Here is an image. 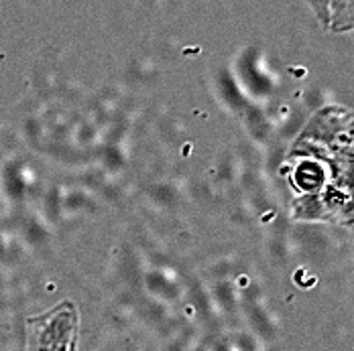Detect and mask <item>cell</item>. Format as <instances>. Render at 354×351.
Instances as JSON below:
<instances>
[{
  "mask_svg": "<svg viewBox=\"0 0 354 351\" xmlns=\"http://www.w3.org/2000/svg\"><path fill=\"white\" fill-rule=\"evenodd\" d=\"M289 157L354 163V110L346 106L319 108L293 141Z\"/></svg>",
  "mask_w": 354,
  "mask_h": 351,
  "instance_id": "cell-2",
  "label": "cell"
},
{
  "mask_svg": "<svg viewBox=\"0 0 354 351\" xmlns=\"http://www.w3.org/2000/svg\"><path fill=\"white\" fill-rule=\"evenodd\" d=\"M70 351H77V341H73V345H71Z\"/></svg>",
  "mask_w": 354,
  "mask_h": 351,
  "instance_id": "cell-5",
  "label": "cell"
},
{
  "mask_svg": "<svg viewBox=\"0 0 354 351\" xmlns=\"http://www.w3.org/2000/svg\"><path fill=\"white\" fill-rule=\"evenodd\" d=\"M322 163L324 181L312 193L297 195L291 203V213L295 219L326 221L354 230V163Z\"/></svg>",
  "mask_w": 354,
  "mask_h": 351,
  "instance_id": "cell-1",
  "label": "cell"
},
{
  "mask_svg": "<svg viewBox=\"0 0 354 351\" xmlns=\"http://www.w3.org/2000/svg\"><path fill=\"white\" fill-rule=\"evenodd\" d=\"M324 31H354V0H306Z\"/></svg>",
  "mask_w": 354,
  "mask_h": 351,
  "instance_id": "cell-4",
  "label": "cell"
},
{
  "mask_svg": "<svg viewBox=\"0 0 354 351\" xmlns=\"http://www.w3.org/2000/svg\"><path fill=\"white\" fill-rule=\"evenodd\" d=\"M27 351H70L77 341L80 313L71 301L27 319Z\"/></svg>",
  "mask_w": 354,
  "mask_h": 351,
  "instance_id": "cell-3",
  "label": "cell"
}]
</instances>
